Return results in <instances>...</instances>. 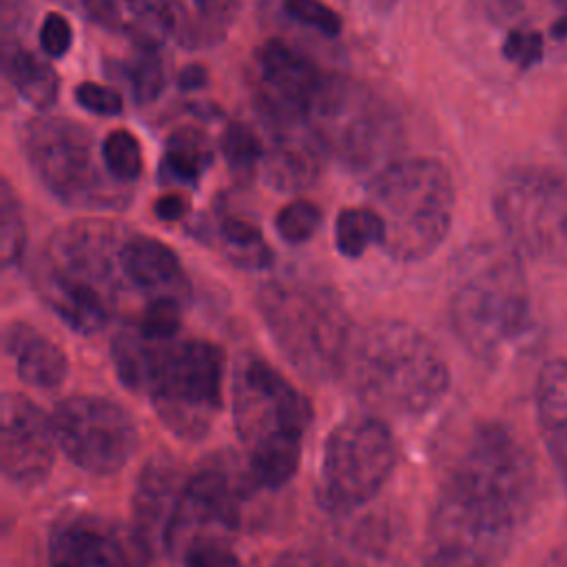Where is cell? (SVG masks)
I'll list each match as a JSON object with an SVG mask.
<instances>
[{
  "instance_id": "cell-3",
  "label": "cell",
  "mask_w": 567,
  "mask_h": 567,
  "mask_svg": "<svg viewBox=\"0 0 567 567\" xmlns=\"http://www.w3.org/2000/svg\"><path fill=\"white\" fill-rule=\"evenodd\" d=\"M341 374L365 405L392 416L430 412L450 385V370L436 346L396 319L354 332Z\"/></svg>"
},
{
  "instance_id": "cell-33",
  "label": "cell",
  "mask_w": 567,
  "mask_h": 567,
  "mask_svg": "<svg viewBox=\"0 0 567 567\" xmlns=\"http://www.w3.org/2000/svg\"><path fill=\"white\" fill-rule=\"evenodd\" d=\"M102 159L117 182L126 184L140 177L142 173V148L133 133L128 131H113L106 135L102 144Z\"/></svg>"
},
{
  "instance_id": "cell-31",
  "label": "cell",
  "mask_w": 567,
  "mask_h": 567,
  "mask_svg": "<svg viewBox=\"0 0 567 567\" xmlns=\"http://www.w3.org/2000/svg\"><path fill=\"white\" fill-rule=\"evenodd\" d=\"M219 148L226 164L235 173H250L259 162H264L266 155V146L259 135L241 122H230L224 128L219 137Z\"/></svg>"
},
{
  "instance_id": "cell-21",
  "label": "cell",
  "mask_w": 567,
  "mask_h": 567,
  "mask_svg": "<svg viewBox=\"0 0 567 567\" xmlns=\"http://www.w3.org/2000/svg\"><path fill=\"white\" fill-rule=\"evenodd\" d=\"M122 275L140 290L153 297H179L184 288V272L179 257L166 244L148 235H126L120 248Z\"/></svg>"
},
{
  "instance_id": "cell-17",
  "label": "cell",
  "mask_w": 567,
  "mask_h": 567,
  "mask_svg": "<svg viewBox=\"0 0 567 567\" xmlns=\"http://www.w3.org/2000/svg\"><path fill=\"white\" fill-rule=\"evenodd\" d=\"M51 416L22 394L2 396V474L18 487H35L47 481L55 458Z\"/></svg>"
},
{
  "instance_id": "cell-38",
  "label": "cell",
  "mask_w": 567,
  "mask_h": 567,
  "mask_svg": "<svg viewBox=\"0 0 567 567\" xmlns=\"http://www.w3.org/2000/svg\"><path fill=\"white\" fill-rule=\"evenodd\" d=\"M284 9L290 20L310 27L326 38H337L341 33V16L321 0H284Z\"/></svg>"
},
{
  "instance_id": "cell-8",
  "label": "cell",
  "mask_w": 567,
  "mask_h": 567,
  "mask_svg": "<svg viewBox=\"0 0 567 567\" xmlns=\"http://www.w3.org/2000/svg\"><path fill=\"white\" fill-rule=\"evenodd\" d=\"M494 213L512 248L532 259L567 266V173L520 166L494 190Z\"/></svg>"
},
{
  "instance_id": "cell-18",
  "label": "cell",
  "mask_w": 567,
  "mask_h": 567,
  "mask_svg": "<svg viewBox=\"0 0 567 567\" xmlns=\"http://www.w3.org/2000/svg\"><path fill=\"white\" fill-rule=\"evenodd\" d=\"M184 476L168 454H155L140 472L133 494V527L151 554L168 551V538Z\"/></svg>"
},
{
  "instance_id": "cell-23",
  "label": "cell",
  "mask_w": 567,
  "mask_h": 567,
  "mask_svg": "<svg viewBox=\"0 0 567 567\" xmlns=\"http://www.w3.org/2000/svg\"><path fill=\"white\" fill-rule=\"evenodd\" d=\"M507 31L534 35L545 53L567 60V0H489Z\"/></svg>"
},
{
  "instance_id": "cell-13",
  "label": "cell",
  "mask_w": 567,
  "mask_h": 567,
  "mask_svg": "<svg viewBox=\"0 0 567 567\" xmlns=\"http://www.w3.org/2000/svg\"><path fill=\"white\" fill-rule=\"evenodd\" d=\"M58 447L84 472L113 474L137 447V425L115 401L78 394L60 401L51 414Z\"/></svg>"
},
{
  "instance_id": "cell-9",
  "label": "cell",
  "mask_w": 567,
  "mask_h": 567,
  "mask_svg": "<svg viewBox=\"0 0 567 567\" xmlns=\"http://www.w3.org/2000/svg\"><path fill=\"white\" fill-rule=\"evenodd\" d=\"M22 148L35 177L71 206H113L124 202L117 179L97 157L89 128L66 117H35L22 128ZM102 153V151H100ZM111 175V173H109Z\"/></svg>"
},
{
  "instance_id": "cell-19",
  "label": "cell",
  "mask_w": 567,
  "mask_h": 567,
  "mask_svg": "<svg viewBox=\"0 0 567 567\" xmlns=\"http://www.w3.org/2000/svg\"><path fill=\"white\" fill-rule=\"evenodd\" d=\"M272 144L264 155L266 182L277 190L308 188L323 166L326 148L308 122L270 124Z\"/></svg>"
},
{
  "instance_id": "cell-43",
  "label": "cell",
  "mask_w": 567,
  "mask_h": 567,
  "mask_svg": "<svg viewBox=\"0 0 567 567\" xmlns=\"http://www.w3.org/2000/svg\"><path fill=\"white\" fill-rule=\"evenodd\" d=\"M272 567H319L310 556L306 554H299V551H290V554H284L279 556Z\"/></svg>"
},
{
  "instance_id": "cell-41",
  "label": "cell",
  "mask_w": 567,
  "mask_h": 567,
  "mask_svg": "<svg viewBox=\"0 0 567 567\" xmlns=\"http://www.w3.org/2000/svg\"><path fill=\"white\" fill-rule=\"evenodd\" d=\"M186 213V202L179 195H164L155 202V215L166 219V221H175Z\"/></svg>"
},
{
  "instance_id": "cell-37",
  "label": "cell",
  "mask_w": 567,
  "mask_h": 567,
  "mask_svg": "<svg viewBox=\"0 0 567 567\" xmlns=\"http://www.w3.org/2000/svg\"><path fill=\"white\" fill-rule=\"evenodd\" d=\"M321 224V210L306 199H297L277 213L275 228L288 244L308 241Z\"/></svg>"
},
{
  "instance_id": "cell-16",
  "label": "cell",
  "mask_w": 567,
  "mask_h": 567,
  "mask_svg": "<svg viewBox=\"0 0 567 567\" xmlns=\"http://www.w3.org/2000/svg\"><path fill=\"white\" fill-rule=\"evenodd\" d=\"M257 71L261 80L259 106L268 124L308 122L310 109L330 78L284 40L261 44L257 51Z\"/></svg>"
},
{
  "instance_id": "cell-6",
  "label": "cell",
  "mask_w": 567,
  "mask_h": 567,
  "mask_svg": "<svg viewBox=\"0 0 567 567\" xmlns=\"http://www.w3.org/2000/svg\"><path fill=\"white\" fill-rule=\"evenodd\" d=\"M368 206L383 224L381 248L388 255L401 261L423 259L450 233L454 184L439 159H394L372 177Z\"/></svg>"
},
{
  "instance_id": "cell-30",
  "label": "cell",
  "mask_w": 567,
  "mask_h": 567,
  "mask_svg": "<svg viewBox=\"0 0 567 567\" xmlns=\"http://www.w3.org/2000/svg\"><path fill=\"white\" fill-rule=\"evenodd\" d=\"M501 554L472 543L432 538L423 567H501Z\"/></svg>"
},
{
  "instance_id": "cell-32",
  "label": "cell",
  "mask_w": 567,
  "mask_h": 567,
  "mask_svg": "<svg viewBox=\"0 0 567 567\" xmlns=\"http://www.w3.org/2000/svg\"><path fill=\"white\" fill-rule=\"evenodd\" d=\"M27 246V228L20 210V202L9 182L0 186V257L4 266L20 261Z\"/></svg>"
},
{
  "instance_id": "cell-42",
  "label": "cell",
  "mask_w": 567,
  "mask_h": 567,
  "mask_svg": "<svg viewBox=\"0 0 567 567\" xmlns=\"http://www.w3.org/2000/svg\"><path fill=\"white\" fill-rule=\"evenodd\" d=\"M206 80H208L206 71H204L202 66H197V64H190V66L182 69V71H179V78H177V82H179V86H182L184 91H195V89L204 86Z\"/></svg>"
},
{
  "instance_id": "cell-4",
  "label": "cell",
  "mask_w": 567,
  "mask_h": 567,
  "mask_svg": "<svg viewBox=\"0 0 567 567\" xmlns=\"http://www.w3.org/2000/svg\"><path fill=\"white\" fill-rule=\"evenodd\" d=\"M308 399L268 361L246 357L233 379V419L255 487L275 489L297 472L310 425Z\"/></svg>"
},
{
  "instance_id": "cell-36",
  "label": "cell",
  "mask_w": 567,
  "mask_h": 567,
  "mask_svg": "<svg viewBox=\"0 0 567 567\" xmlns=\"http://www.w3.org/2000/svg\"><path fill=\"white\" fill-rule=\"evenodd\" d=\"M124 71L137 102H153L164 91L166 75L155 49H142Z\"/></svg>"
},
{
  "instance_id": "cell-26",
  "label": "cell",
  "mask_w": 567,
  "mask_h": 567,
  "mask_svg": "<svg viewBox=\"0 0 567 567\" xmlns=\"http://www.w3.org/2000/svg\"><path fill=\"white\" fill-rule=\"evenodd\" d=\"M4 78L33 109H49L60 93L55 69L27 49H4Z\"/></svg>"
},
{
  "instance_id": "cell-1",
  "label": "cell",
  "mask_w": 567,
  "mask_h": 567,
  "mask_svg": "<svg viewBox=\"0 0 567 567\" xmlns=\"http://www.w3.org/2000/svg\"><path fill=\"white\" fill-rule=\"evenodd\" d=\"M538 494L529 447L503 423H478L461 445L432 516V538L505 554Z\"/></svg>"
},
{
  "instance_id": "cell-40",
  "label": "cell",
  "mask_w": 567,
  "mask_h": 567,
  "mask_svg": "<svg viewBox=\"0 0 567 567\" xmlns=\"http://www.w3.org/2000/svg\"><path fill=\"white\" fill-rule=\"evenodd\" d=\"M38 40H40V49H42L49 58H62V55L71 49V42H73L71 24L66 22L64 16H60V13H49V16L42 20Z\"/></svg>"
},
{
  "instance_id": "cell-15",
  "label": "cell",
  "mask_w": 567,
  "mask_h": 567,
  "mask_svg": "<svg viewBox=\"0 0 567 567\" xmlns=\"http://www.w3.org/2000/svg\"><path fill=\"white\" fill-rule=\"evenodd\" d=\"M148 558L135 527L97 514L64 518L49 540V567H146Z\"/></svg>"
},
{
  "instance_id": "cell-44",
  "label": "cell",
  "mask_w": 567,
  "mask_h": 567,
  "mask_svg": "<svg viewBox=\"0 0 567 567\" xmlns=\"http://www.w3.org/2000/svg\"><path fill=\"white\" fill-rule=\"evenodd\" d=\"M343 2H348L350 7L363 9V11L379 13V11H388V9H392L396 0H343Z\"/></svg>"
},
{
  "instance_id": "cell-12",
  "label": "cell",
  "mask_w": 567,
  "mask_h": 567,
  "mask_svg": "<svg viewBox=\"0 0 567 567\" xmlns=\"http://www.w3.org/2000/svg\"><path fill=\"white\" fill-rule=\"evenodd\" d=\"M308 124L326 153L346 166L363 171L390 155L399 142L396 120L390 109L365 86L330 75L310 109Z\"/></svg>"
},
{
  "instance_id": "cell-7",
  "label": "cell",
  "mask_w": 567,
  "mask_h": 567,
  "mask_svg": "<svg viewBox=\"0 0 567 567\" xmlns=\"http://www.w3.org/2000/svg\"><path fill=\"white\" fill-rule=\"evenodd\" d=\"M257 308L297 372L328 381L343 370L354 330L334 292L308 281L275 279L259 288Z\"/></svg>"
},
{
  "instance_id": "cell-10",
  "label": "cell",
  "mask_w": 567,
  "mask_h": 567,
  "mask_svg": "<svg viewBox=\"0 0 567 567\" xmlns=\"http://www.w3.org/2000/svg\"><path fill=\"white\" fill-rule=\"evenodd\" d=\"M224 385V352L210 341H171L162 354L151 403L159 421L179 439H204L219 410Z\"/></svg>"
},
{
  "instance_id": "cell-11",
  "label": "cell",
  "mask_w": 567,
  "mask_h": 567,
  "mask_svg": "<svg viewBox=\"0 0 567 567\" xmlns=\"http://www.w3.org/2000/svg\"><path fill=\"white\" fill-rule=\"evenodd\" d=\"M396 461L390 427L374 414H354L326 439L317 496L330 512L365 505L388 481Z\"/></svg>"
},
{
  "instance_id": "cell-39",
  "label": "cell",
  "mask_w": 567,
  "mask_h": 567,
  "mask_svg": "<svg viewBox=\"0 0 567 567\" xmlns=\"http://www.w3.org/2000/svg\"><path fill=\"white\" fill-rule=\"evenodd\" d=\"M75 100L82 109L97 115H117L122 111V95L115 89L95 82L78 84Z\"/></svg>"
},
{
  "instance_id": "cell-35",
  "label": "cell",
  "mask_w": 567,
  "mask_h": 567,
  "mask_svg": "<svg viewBox=\"0 0 567 567\" xmlns=\"http://www.w3.org/2000/svg\"><path fill=\"white\" fill-rule=\"evenodd\" d=\"M184 567H239L228 536H197L179 547Z\"/></svg>"
},
{
  "instance_id": "cell-22",
  "label": "cell",
  "mask_w": 567,
  "mask_h": 567,
  "mask_svg": "<svg viewBox=\"0 0 567 567\" xmlns=\"http://www.w3.org/2000/svg\"><path fill=\"white\" fill-rule=\"evenodd\" d=\"M4 352L18 377L33 388L53 390L66 379L69 361L62 348L29 323L13 321L4 328Z\"/></svg>"
},
{
  "instance_id": "cell-45",
  "label": "cell",
  "mask_w": 567,
  "mask_h": 567,
  "mask_svg": "<svg viewBox=\"0 0 567 567\" xmlns=\"http://www.w3.org/2000/svg\"><path fill=\"white\" fill-rule=\"evenodd\" d=\"M540 567H567V538L547 554Z\"/></svg>"
},
{
  "instance_id": "cell-27",
  "label": "cell",
  "mask_w": 567,
  "mask_h": 567,
  "mask_svg": "<svg viewBox=\"0 0 567 567\" xmlns=\"http://www.w3.org/2000/svg\"><path fill=\"white\" fill-rule=\"evenodd\" d=\"M383 241V224L370 206L343 208L334 221V244L346 257H361L368 246Z\"/></svg>"
},
{
  "instance_id": "cell-46",
  "label": "cell",
  "mask_w": 567,
  "mask_h": 567,
  "mask_svg": "<svg viewBox=\"0 0 567 567\" xmlns=\"http://www.w3.org/2000/svg\"><path fill=\"white\" fill-rule=\"evenodd\" d=\"M62 2H78L80 4V0H62Z\"/></svg>"
},
{
  "instance_id": "cell-2",
  "label": "cell",
  "mask_w": 567,
  "mask_h": 567,
  "mask_svg": "<svg viewBox=\"0 0 567 567\" xmlns=\"http://www.w3.org/2000/svg\"><path fill=\"white\" fill-rule=\"evenodd\" d=\"M450 321L458 341L483 361H501L532 334V299L514 248L481 244L456 264Z\"/></svg>"
},
{
  "instance_id": "cell-34",
  "label": "cell",
  "mask_w": 567,
  "mask_h": 567,
  "mask_svg": "<svg viewBox=\"0 0 567 567\" xmlns=\"http://www.w3.org/2000/svg\"><path fill=\"white\" fill-rule=\"evenodd\" d=\"M182 326V306H179V297L173 295H162V297H153L137 321V330L151 339H159V341H171L177 337V330Z\"/></svg>"
},
{
  "instance_id": "cell-5",
  "label": "cell",
  "mask_w": 567,
  "mask_h": 567,
  "mask_svg": "<svg viewBox=\"0 0 567 567\" xmlns=\"http://www.w3.org/2000/svg\"><path fill=\"white\" fill-rule=\"evenodd\" d=\"M126 235L104 221H75L51 235L35 286L75 332L102 330L117 306L120 248Z\"/></svg>"
},
{
  "instance_id": "cell-25",
  "label": "cell",
  "mask_w": 567,
  "mask_h": 567,
  "mask_svg": "<svg viewBox=\"0 0 567 567\" xmlns=\"http://www.w3.org/2000/svg\"><path fill=\"white\" fill-rule=\"evenodd\" d=\"M171 341L151 339L137 328H124L117 332L111 343V359L122 385H126L131 392L148 394L162 354Z\"/></svg>"
},
{
  "instance_id": "cell-29",
  "label": "cell",
  "mask_w": 567,
  "mask_h": 567,
  "mask_svg": "<svg viewBox=\"0 0 567 567\" xmlns=\"http://www.w3.org/2000/svg\"><path fill=\"white\" fill-rule=\"evenodd\" d=\"M219 237L228 259L244 268H266L272 261V252L252 221L228 217L219 226Z\"/></svg>"
},
{
  "instance_id": "cell-24",
  "label": "cell",
  "mask_w": 567,
  "mask_h": 567,
  "mask_svg": "<svg viewBox=\"0 0 567 567\" xmlns=\"http://www.w3.org/2000/svg\"><path fill=\"white\" fill-rule=\"evenodd\" d=\"M536 419L545 447L567 481V359H551L536 381Z\"/></svg>"
},
{
  "instance_id": "cell-14",
  "label": "cell",
  "mask_w": 567,
  "mask_h": 567,
  "mask_svg": "<svg viewBox=\"0 0 567 567\" xmlns=\"http://www.w3.org/2000/svg\"><path fill=\"white\" fill-rule=\"evenodd\" d=\"M248 485H252V481L246 467L239 472L237 465L228 461H206L184 481L171 527L168 551H175V547L179 549L186 540L197 536H230L239 527Z\"/></svg>"
},
{
  "instance_id": "cell-28",
  "label": "cell",
  "mask_w": 567,
  "mask_h": 567,
  "mask_svg": "<svg viewBox=\"0 0 567 567\" xmlns=\"http://www.w3.org/2000/svg\"><path fill=\"white\" fill-rule=\"evenodd\" d=\"M213 162V148L208 140L195 128H179L166 140V166L184 179L195 182Z\"/></svg>"
},
{
  "instance_id": "cell-20",
  "label": "cell",
  "mask_w": 567,
  "mask_h": 567,
  "mask_svg": "<svg viewBox=\"0 0 567 567\" xmlns=\"http://www.w3.org/2000/svg\"><path fill=\"white\" fill-rule=\"evenodd\" d=\"M84 13L100 27L128 35L142 49H155L177 24L168 0H80Z\"/></svg>"
}]
</instances>
